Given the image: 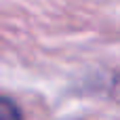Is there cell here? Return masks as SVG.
<instances>
[{
  "mask_svg": "<svg viewBox=\"0 0 120 120\" xmlns=\"http://www.w3.org/2000/svg\"><path fill=\"white\" fill-rule=\"evenodd\" d=\"M0 120H21L19 108L8 97H2V101H0Z\"/></svg>",
  "mask_w": 120,
  "mask_h": 120,
  "instance_id": "cell-1",
  "label": "cell"
}]
</instances>
